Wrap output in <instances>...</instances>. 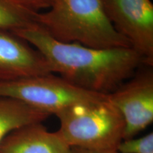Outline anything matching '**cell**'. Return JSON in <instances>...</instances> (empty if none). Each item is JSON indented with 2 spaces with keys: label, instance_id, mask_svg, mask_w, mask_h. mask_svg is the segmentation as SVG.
<instances>
[{
  "label": "cell",
  "instance_id": "1",
  "mask_svg": "<svg viewBox=\"0 0 153 153\" xmlns=\"http://www.w3.org/2000/svg\"><path fill=\"white\" fill-rule=\"evenodd\" d=\"M22 38L43 55L53 73L87 91L109 94L143 65H148L131 48H94L54 39L41 26L18 30Z\"/></svg>",
  "mask_w": 153,
  "mask_h": 153
},
{
  "label": "cell",
  "instance_id": "2",
  "mask_svg": "<svg viewBox=\"0 0 153 153\" xmlns=\"http://www.w3.org/2000/svg\"><path fill=\"white\" fill-rule=\"evenodd\" d=\"M38 25L62 43L99 49L131 48L111 23L102 0H54L48 11L39 13Z\"/></svg>",
  "mask_w": 153,
  "mask_h": 153
},
{
  "label": "cell",
  "instance_id": "3",
  "mask_svg": "<svg viewBox=\"0 0 153 153\" xmlns=\"http://www.w3.org/2000/svg\"><path fill=\"white\" fill-rule=\"evenodd\" d=\"M55 116L60 121L57 133L70 148L112 152L123 140V117L108 98L74 105Z\"/></svg>",
  "mask_w": 153,
  "mask_h": 153
},
{
  "label": "cell",
  "instance_id": "4",
  "mask_svg": "<svg viewBox=\"0 0 153 153\" xmlns=\"http://www.w3.org/2000/svg\"><path fill=\"white\" fill-rule=\"evenodd\" d=\"M0 96L16 99L51 115L74 105L108 98V95L87 91L53 73L0 82Z\"/></svg>",
  "mask_w": 153,
  "mask_h": 153
},
{
  "label": "cell",
  "instance_id": "5",
  "mask_svg": "<svg viewBox=\"0 0 153 153\" xmlns=\"http://www.w3.org/2000/svg\"><path fill=\"white\" fill-rule=\"evenodd\" d=\"M115 29L149 66L153 65V4L150 0H102Z\"/></svg>",
  "mask_w": 153,
  "mask_h": 153
},
{
  "label": "cell",
  "instance_id": "6",
  "mask_svg": "<svg viewBox=\"0 0 153 153\" xmlns=\"http://www.w3.org/2000/svg\"><path fill=\"white\" fill-rule=\"evenodd\" d=\"M152 67L141 66L131 77L108 94L125 121L123 140L135 137L153 121Z\"/></svg>",
  "mask_w": 153,
  "mask_h": 153
},
{
  "label": "cell",
  "instance_id": "7",
  "mask_svg": "<svg viewBox=\"0 0 153 153\" xmlns=\"http://www.w3.org/2000/svg\"><path fill=\"white\" fill-rule=\"evenodd\" d=\"M51 73L39 51L13 32L0 28V82Z\"/></svg>",
  "mask_w": 153,
  "mask_h": 153
},
{
  "label": "cell",
  "instance_id": "8",
  "mask_svg": "<svg viewBox=\"0 0 153 153\" xmlns=\"http://www.w3.org/2000/svg\"><path fill=\"white\" fill-rule=\"evenodd\" d=\"M70 150L57 132H50L43 123L18 128L0 143V153H69Z\"/></svg>",
  "mask_w": 153,
  "mask_h": 153
},
{
  "label": "cell",
  "instance_id": "9",
  "mask_svg": "<svg viewBox=\"0 0 153 153\" xmlns=\"http://www.w3.org/2000/svg\"><path fill=\"white\" fill-rule=\"evenodd\" d=\"M51 116L16 99L0 96V143L14 130L30 123H43Z\"/></svg>",
  "mask_w": 153,
  "mask_h": 153
},
{
  "label": "cell",
  "instance_id": "10",
  "mask_svg": "<svg viewBox=\"0 0 153 153\" xmlns=\"http://www.w3.org/2000/svg\"><path fill=\"white\" fill-rule=\"evenodd\" d=\"M39 13L16 0H0V28L14 32L38 25Z\"/></svg>",
  "mask_w": 153,
  "mask_h": 153
},
{
  "label": "cell",
  "instance_id": "11",
  "mask_svg": "<svg viewBox=\"0 0 153 153\" xmlns=\"http://www.w3.org/2000/svg\"><path fill=\"white\" fill-rule=\"evenodd\" d=\"M118 153H153V133L145 136L123 140L118 145Z\"/></svg>",
  "mask_w": 153,
  "mask_h": 153
},
{
  "label": "cell",
  "instance_id": "12",
  "mask_svg": "<svg viewBox=\"0 0 153 153\" xmlns=\"http://www.w3.org/2000/svg\"><path fill=\"white\" fill-rule=\"evenodd\" d=\"M30 10L37 11L42 9L51 8L54 0H16Z\"/></svg>",
  "mask_w": 153,
  "mask_h": 153
},
{
  "label": "cell",
  "instance_id": "13",
  "mask_svg": "<svg viewBox=\"0 0 153 153\" xmlns=\"http://www.w3.org/2000/svg\"><path fill=\"white\" fill-rule=\"evenodd\" d=\"M69 153H118L117 151H112V152H99V151H91L84 150L77 148H70Z\"/></svg>",
  "mask_w": 153,
  "mask_h": 153
}]
</instances>
